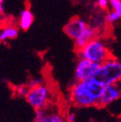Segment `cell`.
Here are the masks:
<instances>
[{"label": "cell", "instance_id": "cell-15", "mask_svg": "<svg viewBox=\"0 0 121 122\" xmlns=\"http://www.w3.org/2000/svg\"><path fill=\"white\" fill-rule=\"evenodd\" d=\"M97 6L101 10H107L110 7V0H97Z\"/></svg>", "mask_w": 121, "mask_h": 122}, {"label": "cell", "instance_id": "cell-6", "mask_svg": "<svg viewBox=\"0 0 121 122\" xmlns=\"http://www.w3.org/2000/svg\"><path fill=\"white\" fill-rule=\"evenodd\" d=\"M121 82L111 83L104 86L102 95L99 99L98 107H107L121 97Z\"/></svg>", "mask_w": 121, "mask_h": 122}, {"label": "cell", "instance_id": "cell-2", "mask_svg": "<svg viewBox=\"0 0 121 122\" xmlns=\"http://www.w3.org/2000/svg\"><path fill=\"white\" fill-rule=\"evenodd\" d=\"M94 78L104 85L121 82V61L111 56L99 65Z\"/></svg>", "mask_w": 121, "mask_h": 122}, {"label": "cell", "instance_id": "cell-13", "mask_svg": "<svg viewBox=\"0 0 121 122\" xmlns=\"http://www.w3.org/2000/svg\"><path fill=\"white\" fill-rule=\"evenodd\" d=\"M29 90H30V87H29V85H28V84L20 85V86L17 87V89H16V94H17L19 97L26 98L27 94L29 93Z\"/></svg>", "mask_w": 121, "mask_h": 122}, {"label": "cell", "instance_id": "cell-10", "mask_svg": "<svg viewBox=\"0 0 121 122\" xmlns=\"http://www.w3.org/2000/svg\"><path fill=\"white\" fill-rule=\"evenodd\" d=\"M34 21V15L31 12L29 8H24L20 15V19H19V27L20 29L26 31L30 27L32 26Z\"/></svg>", "mask_w": 121, "mask_h": 122}, {"label": "cell", "instance_id": "cell-7", "mask_svg": "<svg viewBox=\"0 0 121 122\" xmlns=\"http://www.w3.org/2000/svg\"><path fill=\"white\" fill-rule=\"evenodd\" d=\"M87 27H88V24L83 20L78 17H75L71 19L68 21V23L64 26L63 31L70 39L75 41L76 39H78L80 36L83 34V32L86 30Z\"/></svg>", "mask_w": 121, "mask_h": 122}, {"label": "cell", "instance_id": "cell-14", "mask_svg": "<svg viewBox=\"0 0 121 122\" xmlns=\"http://www.w3.org/2000/svg\"><path fill=\"white\" fill-rule=\"evenodd\" d=\"M110 8L121 16V0H110Z\"/></svg>", "mask_w": 121, "mask_h": 122}, {"label": "cell", "instance_id": "cell-3", "mask_svg": "<svg viewBox=\"0 0 121 122\" xmlns=\"http://www.w3.org/2000/svg\"><path fill=\"white\" fill-rule=\"evenodd\" d=\"M70 97L72 102L79 108H89L93 106L98 107L99 100L84 81H76L70 88Z\"/></svg>", "mask_w": 121, "mask_h": 122}, {"label": "cell", "instance_id": "cell-5", "mask_svg": "<svg viewBox=\"0 0 121 122\" xmlns=\"http://www.w3.org/2000/svg\"><path fill=\"white\" fill-rule=\"evenodd\" d=\"M99 63L80 57L75 69L76 81H86L88 79L94 78L99 68Z\"/></svg>", "mask_w": 121, "mask_h": 122}, {"label": "cell", "instance_id": "cell-17", "mask_svg": "<svg viewBox=\"0 0 121 122\" xmlns=\"http://www.w3.org/2000/svg\"><path fill=\"white\" fill-rule=\"evenodd\" d=\"M65 120L66 121H69V122H74L76 120V114L73 113V112H69L66 117H65Z\"/></svg>", "mask_w": 121, "mask_h": 122}, {"label": "cell", "instance_id": "cell-11", "mask_svg": "<svg viewBox=\"0 0 121 122\" xmlns=\"http://www.w3.org/2000/svg\"><path fill=\"white\" fill-rule=\"evenodd\" d=\"M19 29L20 27L14 24H6L1 28V31H0V41L4 43L8 40L16 39L19 35Z\"/></svg>", "mask_w": 121, "mask_h": 122}, {"label": "cell", "instance_id": "cell-4", "mask_svg": "<svg viewBox=\"0 0 121 122\" xmlns=\"http://www.w3.org/2000/svg\"><path fill=\"white\" fill-rule=\"evenodd\" d=\"M50 98V88L46 84H40L34 87H31L29 90V93L26 96L27 103L36 110L47 108L49 101Z\"/></svg>", "mask_w": 121, "mask_h": 122}, {"label": "cell", "instance_id": "cell-9", "mask_svg": "<svg viewBox=\"0 0 121 122\" xmlns=\"http://www.w3.org/2000/svg\"><path fill=\"white\" fill-rule=\"evenodd\" d=\"M98 37V30L93 27V26H89L86 28V30L83 32V34L81 36H80L78 39H76L75 42V49L76 51H79L81 48H83L84 46L90 41L94 38Z\"/></svg>", "mask_w": 121, "mask_h": 122}, {"label": "cell", "instance_id": "cell-12", "mask_svg": "<svg viewBox=\"0 0 121 122\" xmlns=\"http://www.w3.org/2000/svg\"><path fill=\"white\" fill-rule=\"evenodd\" d=\"M120 19H121V16L113 10H111L107 15H106V18H105L106 21L108 23H114V22L118 21Z\"/></svg>", "mask_w": 121, "mask_h": 122}, {"label": "cell", "instance_id": "cell-18", "mask_svg": "<svg viewBox=\"0 0 121 122\" xmlns=\"http://www.w3.org/2000/svg\"><path fill=\"white\" fill-rule=\"evenodd\" d=\"M4 3V0H0V4H3Z\"/></svg>", "mask_w": 121, "mask_h": 122}, {"label": "cell", "instance_id": "cell-8", "mask_svg": "<svg viewBox=\"0 0 121 122\" xmlns=\"http://www.w3.org/2000/svg\"><path fill=\"white\" fill-rule=\"evenodd\" d=\"M35 121L38 122H63L65 118L57 112L50 111L47 108L35 111Z\"/></svg>", "mask_w": 121, "mask_h": 122}, {"label": "cell", "instance_id": "cell-1", "mask_svg": "<svg viewBox=\"0 0 121 122\" xmlns=\"http://www.w3.org/2000/svg\"><path fill=\"white\" fill-rule=\"evenodd\" d=\"M77 53L79 57L91 60L99 64L111 57L109 48L99 37L90 40L83 48L77 51Z\"/></svg>", "mask_w": 121, "mask_h": 122}, {"label": "cell", "instance_id": "cell-16", "mask_svg": "<svg viewBox=\"0 0 121 122\" xmlns=\"http://www.w3.org/2000/svg\"><path fill=\"white\" fill-rule=\"evenodd\" d=\"M43 83V81L41 79H31L28 82V85L29 87H34V86H37V85H40Z\"/></svg>", "mask_w": 121, "mask_h": 122}]
</instances>
